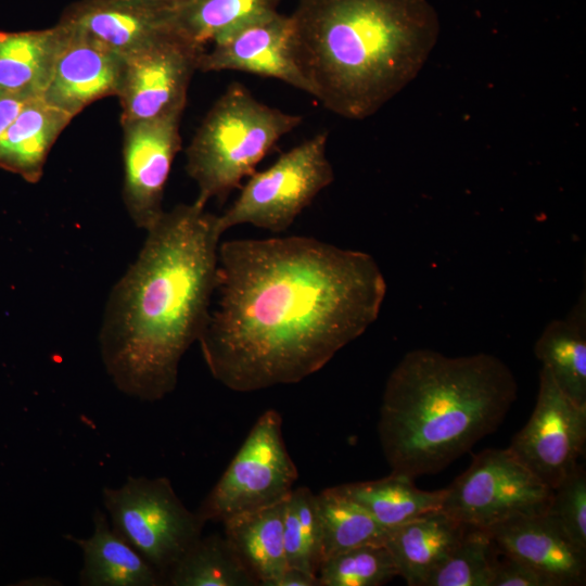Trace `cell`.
I'll use <instances>...</instances> for the list:
<instances>
[{"mask_svg":"<svg viewBox=\"0 0 586 586\" xmlns=\"http://www.w3.org/2000/svg\"><path fill=\"white\" fill-rule=\"evenodd\" d=\"M291 15L264 14L217 38L199 56L201 72L239 71L281 80L309 93L292 51Z\"/></svg>","mask_w":586,"mask_h":586,"instance_id":"13","label":"cell"},{"mask_svg":"<svg viewBox=\"0 0 586 586\" xmlns=\"http://www.w3.org/2000/svg\"><path fill=\"white\" fill-rule=\"evenodd\" d=\"M102 498L112 528L165 579L202 536L205 524L183 505L165 476H128L117 488L104 487Z\"/></svg>","mask_w":586,"mask_h":586,"instance_id":"6","label":"cell"},{"mask_svg":"<svg viewBox=\"0 0 586 586\" xmlns=\"http://www.w3.org/2000/svg\"><path fill=\"white\" fill-rule=\"evenodd\" d=\"M111 289L99 329L106 374L123 394L157 402L175 391L215 295L221 232L194 200L164 211Z\"/></svg>","mask_w":586,"mask_h":586,"instance_id":"2","label":"cell"},{"mask_svg":"<svg viewBox=\"0 0 586 586\" xmlns=\"http://www.w3.org/2000/svg\"><path fill=\"white\" fill-rule=\"evenodd\" d=\"M202 51L173 31L126 58L116 94L120 123L181 115Z\"/></svg>","mask_w":586,"mask_h":586,"instance_id":"11","label":"cell"},{"mask_svg":"<svg viewBox=\"0 0 586 586\" xmlns=\"http://www.w3.org/2000/svg\"><path fill=\"white\" fill-rule=\"evenodd\" d=\"M59 24L63 38L42 98L74 118L94 101L117 94L125 59Z\"/></svg>","mask_w":586,"mask_h":586,"instance_id":"14","label":"cell"},{"mask_svg":"<svg viewBox=\"0 0 586 586\" xmlns=\"http://www.w3.org/2000/svg\"><path fill=\"white\" fill-rule=\"evenodd\" d=\"M466 527L438 510L386 530L383 544L407 585L423 586L455 549Z\"/></svg>","mask_w":586,"mask_h":586,"instance_id":"18","label":"cell"},{"mask_svg":"<svg viewBox=\"0 0 586 586\" xmlns=\"http://www.w3.org/2000/svg\"><path fill=\"white\" fill-rule=\"evenodd\" d=\"M170 8L141 0H79L59 22L126 59L174 31Z\"/></svg>","mask_w":586,"mask_h":586,"instance_id":"15","label":"cell"},{"mask_svg":"<svg viewBox=\"0 0 586 586\" xmlns=\"http://www.w3.org/2000/svg\"><path fill=\"white\" fill-rule=\"evenodd\" d=\"M327 133H317L253 173L229 208L217 215L224 234L239 225L280 233L334 180L327 157Z\"/></svg>","mask_w":586,"mask_h":586,"instance_id":"7","label":"cell"},{"mask_svg":"<svg viewBox=\"0 0 586 586\" xmlns=\"http://www.w3.org/2000/svg\"><path fill=\"white\" fill-rule=\"evenodd\" d=\"M72 119L42 97L30 99L0 140V168L39 181L52 145Z\"/></svg>","mask_w":586,"mask_h":586,"instance_id":"19","label":"cell"},{"mask_svg":"<svg viewBox=\"0 0 586 586\" xmlns=\"http://www.w3.org/2000/svg\"><path fill=\"white\" fill-rule=\"evenodd\" d=\"M499 553L487 528L467 525L455 549L423 586H489Z\"/></svg>","mask_w":586,"mask_h":586,"instance_id":"27","label":"cell"},{"mask_svg":"<svg viewBox=\"0 0 586 586\" xmlns=\"http://www.w3.org/2000/svg\"><path fill=\"white\" fill-rule=\"evenodd\" d=\"M513 373L489 354L407 353L391 372L378 433L392 472L444 470L497 430L517 398Z\"/></svg>","mask_w":586,"mask_h":586,"instance_id":"4","label":"cell"},{"mask_svg":"<svg viewBox=\"0 0 586 586\" xmlns=\"http://www.w3.org/2000/svg\"><path fill=\"white\" fill-rule=\"evenodd\" d=\"M502 556V560H497L489 586H553L534 568L515 558Z\"/></svg>","mask_w":586,"mask_h":586,"instance_id":"31","label":"cell"},{"mask_svg":"<svg viewBox=\"0 0 586 586\" xmlns=\"http://www.w3.org/2000/svg\"><path fill=\"white\" fill-rule=\"evenodd\" d=\"M551 496L552 489L509 448H489L475 455L444 488L441 511L463 524L487 528L515 515L544 514Z\"/></svg>","mask_w":586,"mask_h":586,"instance_id":"9","label":"cell"},{"mask_svg":"<svg viewBox=\"0 0 586 586\" xmlns=\"http://www.w3.org/2000/svg\"><path fill=\"white\" fill-rule=\"evenodd\" d=\"M582 552L586 553V471L577 464L555 488L544 513Z\"/></svg>","mask_w":586,"mask_h":586,"instance_id":"30","label":"cell"},{"mask_svg":"<svg viewBox=\"0 0 586 586\" xmlns=\"http://www.w3.org/2000/svg\"><path fill=\"white\" fill-rule=\"evenodd\" d=\"M282 527L288 566L317 575L320 527L316 496L308 487L294 488L283 501Z\"/></svg>","mask_w":586,"mask_h":586,"instance_id":"28","label":"cell"},{"mask_svg":"<svg viewBox=\"0 0 586 586\" xmlns=\"http://www.w3.org/2000/svg\"><path fill=\"white\" fill-rule=\"evenodd\" d=\"M278 0H181L170 8L174 31L204 50L229 31L277 11Z\"/></svg>","mask_w":586,"mask_h":586,"instance_id":"24","label":"cell"},{"mask_svg":"<svg viewBox=\"0 0 586 586\" xmlns=\"http://www.w3.org/2000/svg\"><path fill=\"white\" fill-rule=\"evenodd\" d=\"M535 355L572 402L586 407L585 293L564 319L548 323L535 344Z\"/></svg>","mask_w":586,"mask_h":586,"instance_id":"21","label":"cell"},{"mask_svg":"<svg viewBox=\"0 0 586 586\" xmlns=\"http://www.w3.org/2000/svg\"><path fill=\"white\" fill-rule=\"evenodd\" d=\"M33 98L36 97H24L0 92V140L23 106Z\"/></svg>","mask_w":586,"mask_h":586,"instance_id":"32","label":"cell"},{"mask_svg":"<svg viewBox=\"0 0 586 586\" xmlns=\"http://www.w3.org/2000/svg\"><path fill=\"white\" fill-rule=\"evenodd\" d=\"M298 473L276 409L264 411L225 472L195 511L202 523L225 522L235 515L282 502L294 489Z\"/></svg>","mask_w":586,"mask_h":586,"instance_id":"8","label":"cell"},{"mask_svg":"<svg viewBox=\"0 0 586 586\" xmlns=\"http://www.w3.org/2000/svg\"><path fill=\"white\" fill-rule=\"evenodd\" d=\"M63 38L58 23L25 31H0V92L42 97Z\"/></svg>","mask_w":586,"mask_h":586,"instance_id":"20","label":"cell"},{"mask_svg":"<svg viewBox=\"0 0 586 586\" xmlns=\"http://www.w3.org/2000/svg\"><path fill=\"white\" fill-rule=\"evenodd\" d=\"M93 533L87 538L65 539L82 552L79 584L82 586H162L165 577L111 526L107 515L95 510Z\"/></svg>","mask_w":586,"mask_h":586,"instance_id":"17","label":"cell"},{"mask_svg":"<svg viewBox=\"0 0 586 586\" xmlns=\"http://www.w3.org/2000/svg\"><path fill=\"white\" fill-rule=\"evenodd\" d=\"M500 555L534 568L553 586L586 582V553L545 515H515L487 527Z\"/></svg>","mask_w":586,"mask_h":586,"instance_id":"16","label":"cell"},{"mask_svg":"<svg viewBox=\"0 0 586 586\" xmlns=\"http://www.w3.org/2000/svg\"><path fill=\"white\" fill-rule=\"evenodd\" d=\"M383 543L367 544L324 560L317 572L320 586H379L397 576Z\"/></svg>","mask_w":586,"mask_h":586,"instance_id":"29","label":"cell"},{"mask_svg":"<svg viewBox=\"0 0 586 586\" xmlns=\"http://www.w3.org/2000/svg\"><path fill=\"white\" fill-rule=\"evenodd\" d=\"M303 118L258 101L239 82L211 107L186 152L196 200L225 199Z\"/></svg>","mask_w":586,"mask_h":586,"instance_id":"5","label":"cell"},{"mask_svg":"<svg viewBox=\"0 0 586 586\" xmlns=\"http://www.w3.org/2000/svg\"><path fill=\"white\" fill-rule=\"evenodd\" d=\"M216 306L198 342L234 392L294 384L378 318L386 283L373 257L310 237L220 242Z\"/></svg>","mask_w":586,"mask_h":586,"instance_id":"1","label":"cell"},{"mask_svg":"<svg viewBox=\"0 0 586 586\" xmlns=\"http://www.w3.org/2000/svg\"><path fill=\"white\" fill-rule=\"evenodd\" d=\"M586 443V407L572 402L542 367L534 410L509 450L555 489L578 464Z\"/></svg>","mask_w":586,"mask_h":586,"instance_id":"10","label":"cell"},{"mask_svg":"<svg viewBox=\"0 0 586 586\" xmlns=\"http://www.w3.org/2000/svg\"><path fill=\"white\" fill-rule=\"evenodd\" d=\"M141 1H146L150 3L163 5V7H173L176 3L180 2L181 0H141Z\"/></svg>","mask_w":586,"mask_h":586,"instance_id":"34","label":"cell"},{"mask_svg":"<svg viewBox=\"0 0 586 586\" xmlns=\"http://www.w3.org/2000/svg\"><path fill=\"white\" fill-rule=\"evenodd\" d=\"M170 586H254L256 579L227 538L219 534L201 536L166 575Z\"/></svg>","mask_w":586,"mask_h":586,"instance_id":"26","label":"cell"},{"mask_svg":"<svg viewBox=\"0 0 586 586\" xmlns=\"http://www.w3.org/2000/svg\"><path fill=\"white\" fill-rule=\"evenodd\" d=\"M295 63L327 110L365 119L411 82L438 37L426 0H298Z\"/></svg>","mask_w":586,"mask_h":586,"instance_id":"3","label":"cell"},{"mask_svg":"<svg viewBox=\"0 0 586 586\" xmlns=\"http://www.w3.org/2000/svg\"><path fill=\"white\" fill-rule=\"evenodd\" d=\"M316 496L320 527V564L352 548L383 543L386 528L336 486Z\"/></svg>","mask_w":586,"mask_h":586,"instance_id":"25","label":"cell"},{"mask_svg":"<svg viewBox=\"0 0 586 586\" xmlns=\"http://www.w3.org/2000/svg\"><path fill=\"white\" fill-rule=\"evenodd\" d=\"M181 115L122 123L123 202L132 224L144 231L164 213L165 186L181 148Z\"/></svg>","mask_w":586,"mask_h":586,"instance_id":"12","label":"cell"},{"mask_svg":"<svg viewBox=\"0 0 586 586\" xmlns=\"http://www.w3.org/2000/svg\"><path fill=\"white\" fill-rule=\"evenodd\" d=\"M415 479L392 472L388 476L336 487L360 505L381 526L388 530L442 508L444 489H419Z\"/></svg>","mask_w":586,"mask_h":586,"instance_id":"23","label":"cell"},{"mask_svg":"<svg viewBox=\"0 0 586 586\" xmlns=\"http://www.w3.org/2000/svg\"><path fill=\"white\" fill-rule=\"evenodd\" d=\"M271 586H320L316 574L288 566Z\"/></svg>","mask_w":586,"mask_h":586,"instance_id":"33","label":"cell"},{"mask_svg":"<svg viewBox=\"0 0 586 586\" xmlns=\"http://www.w3.org/2000/svg\"><path fill=\"white\" fill-rule=\"evenodd\" d=\"M283 501L222 522L225 537L259 586H271L288 568L283 545Z\"/></svg>","mask_w":586,"mask_h":586,"instance_id":"22","label":"cell"}]
</instances>
